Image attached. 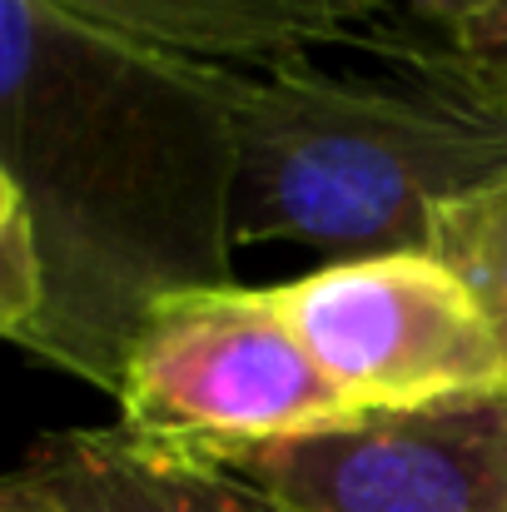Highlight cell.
<instances>
[{
	"label": "cell",
	"mask_w": 507,
	"mask_h": 512,
	"mask_svg": "<svg viewBox=\"0 0 507 512\" xmlns=\"http://www.w3.org/2000/svg\"><path fill=\"white\" fill-rule=\"evenodd\" d=\"M0 189L45 264V314L20 348L120 398L145 319L234 284L239 70L0 0Z\"/></svg>",
	"instance_id": "6da1fadb"
},
{
	"label": "cell",
	"mask_w": 507,
	"mask_h": 512,
	"mask_svg": "<svg viewBox=\"0 0 507 512\" xmlns=\"http://www.w3.org/2000/svg\"><path fill=\"white\" fill-rule=\"evenodd\" d=\"M507 184V90L453 35L358 25L239 70L234 244H309L329 264L428 254L438 219Z\"/></svg>",
	"instance_id": "7a4b0ae2"
},
{
	"label": "cell",
	"mask_w": 507,
	"mask_h": 512,
	"mask_svg": "<svg viewBox=\"0 0 507 512\" xmlns=\"http://www.w3.org/2000/svg\"><path fill=\"white\" fill-rule=\"evenodd\" d=\"M363 418L319 368L274 289H189L165 299L130 353L120 428L224 458Z\"/></svg>",
	"instance_id": "3957f363"
},
{
	"label": "cell",
	"mask_w": 507,
	"mask_h": 512,
	"mask_svg": "<svg viewBox=\"0 0 507 512\" xmlns=\"http://www.w3.org/2000/svg\"><path fill=\"white\" fill-rule=\"evenodd\" d=\"M279 309L358 413L423 408L503 388V348L468 284L438 254L324 264L274 284Z\"/></svg>",
	"instance_id": "277c9868"
},
{
	"label": "cell",
	"mask_w": 507,
	"mask_h": 512,
	"mask_svg": "<svg viewBox=\"0 0 507 512\" xmlns=\"http://www.w3.org/2000/svg\"><path fill=\"white\" fill-rule=\"evenodd\" d=\"M214 463L284 512H507V388L363 413Z\"/></svg>",
	"instance_id": "5b68a950"
},
{
	"label": "cell",
	"mask_w": 507,
	"mask_h": 512,
	"mask_svg": "<svg viewBox=\"0 0 507 512\" xmlns=\"http://www.w3.org/2000/svg\"><path fill=\"white\" fill-rule=\"evenodd\" d=\"M60 15L125 45L224 65L269 70L368 25L383 0H50Z\"/></svg>",
	"instance_id": "8992f818"
},
{
	"label": "cell",
	"mask_w": 507,
	"mask_h": 512,
	"mask_svg": "<svg viewBox=\"0 0 507 512\" xmlns=\"http://www.w3.org/2000/svg\"><path fill=\"white\" fill-rule=\"evenodd\" d=\"M25 463L45 473L70 512H284L234 468L120 423L45 438Z\"/></svg>",
	"instance_id": "52a82bcc"
},
{
	"label": "cell",
	"mask_w": 507,
	"mask_h": 512,
	"mask_svg": "<svg viewBox=\"0 0 507 512\" xmlns=\"http://www.w3.org/2000/svg\"><path fill=\"white\" fill-rule=\"evenodd\" d=\"M428 254H438L468 284V294L478 299L483 319L493 324V339L503 348V368H507V184L453 204L438 219Z\"/></svg>",
	"instance_id": "ba28073f"
},
{
	"label": "cell",
	"mask_w": 507,
	"mask_h": 512,
	"mask_svg": "<svg viewBox=\"0 0 507 512\" xmlns=\"http://www.w3.org/2000/svg\"><path fill=\"white\" fill-rule=\"evenodd\" d=\"M40 314H45V264L20 199L0 189V334L25 343Z\"/></svg>",
	"instance_id": "9c48e42d"
},
{
	"label": "cell",
	"mask_w": 507,
	"mask_h": 512,
	"mask_svg": "<svg viewBox=\"0 0 507 512\" xmlns=\"http://www.w3.org/2000/svg\"><path fill=\"white\" fill-rule=\"evenodd\" d=\"M453 40L483 75H493L507 90V0H478V10L463 20Z\"/></svg>",
	"instance_id": "30bf717a"
},
{
	"label": "cell",
	"mask_w": 507,
	"mask_h": 512,
	"mask_svg": "<svg viewBox=\"0 0 507 512\" xmlns=\"http://www.w3.org/2000/svg\"><path fill=\"white\" fill-rule=\"evenodd\" d=\"M0 512H70L60 503V493L45 483V473L35 463H20L5 488H0Z\"/></svg>",
	"instance_id": "8fae6325"
},
{
	"label": "cell",
	"mask_w": 507,
	"mask_h": 512,
	"mask_svg": "<svg viewBox=\"0 0 507 512\" xmlns=\"http://www.w3.org/2000/svg\"><path fill=\"white\" fill-rule=\"evenodd\" d=\"M383 10H403V15H413L418 25H428V30L458 35L463 20L478 10V0H383Z\"/></svg>",
	"instance_id": "7c38bea8"
}]
</instances>
